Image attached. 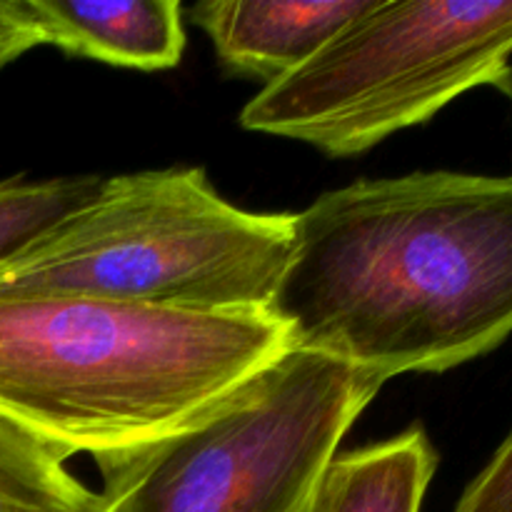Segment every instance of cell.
<instances>
[{
	"label": "cell",
	"instance_id": "1",
	"mask_svg": "<svg viewBox=\"0 0 512 512\" xmlns=\"http://www.w3.org/2000/svg\"><path fill=\"white\" fill-rule=\"evenodd\" d=\"M270 315L293 350L390 380L445 373L512 335V175L360 180L295 213Z\"/></svg>",
	"mask_w": 512,
	"mask_h": 512
},
{
	"label": "cell",
	"instance_id": "2",
	"mask_svg": "<svg viewBox=\"0 0 512 512\" xmlns=\"http://www.w3.org/2000/svg\"><path fill=\"white\" fill-rule=\"evenodd\" d=\"M288 350L268 310L0 293V423L63 463L110 458L198 423Z\"/></svg>",
	"mask_w": 512,
	"mask_h": 512
},
{
	"label": "cell",
	"instance_id": "3",
	"mask_svg": "<svg viewBox=\"0 0 512 512\" xmlns=\"http://www.w3.org/2000/svg\"><path fill=\"white\" fill-rule=\"evenodd\" d=\"M295 213H250L203 168L103 180L93 200L0 265V293L83 295L173 310H268Z\"/></svg>",
	"mask_w": 512,
	"mask_h": 512
},
{
	"label": "cell",
	"instance_id": "4",
	"mask_svg": "<svg viewBox=\"0 0 512 512\" xmlns=\"http://www.w3.org/2000/svg\"><path fill=\"white\" fill-rule=\"evenodd\" d=\"M383 380L293 350L198 423L95 460L98 512H308Z\"/></svg>",
	"mask_w": 512,
	"mask_h": 512
},
{
	"label": "cell",
	"instance_id": "5",
	"mask_svg": "<svg viewBox=\"0 0 512 512\" xmlns=\"http://www.w3.org/2000/svg\"><path fill=\"white\" fill-rule=\"evenodd\" d=\"M512 0H373L240 113L255 133L350 158L468 90L512 78Z\"/></svg>",
	"mask_w": 512,
	"mask_h": 512
},
{
	"label": "cell",
	"instance_id": "6",
	"mask_svg": "<svg viewBox=\"0 0 512 512\" xmlns=\"http://www.w3.org/2000/svg\"><path fill=\"white\" fill-rule=\"evenodd\" d=\"M373 0H205L190 15L220 63L265 85L303 68Z\"/></svg>",
	"mask_w": 512,
	"mask_h": 512
},
{
	"label": "cell",
	"instance_id": "7",
	"mask_svg": "<svg viewBox=\"0 0 512 512\" xmlns=\"http://www.w3.org/2000/svg\"><path fill=\"white\" fill-rule=\"evenodd\" d=\"M28 10L43 45L118 68H175L185 48L175 0H28Z\"/></svg>",
	"mask_w": 512,
	"mask_h": 512
},
{
	"label": "cell",
	"instance_id": "8",
	"mask_svg": "<svg viewBox=\"0 0 512 512\" xmlns=\"http://www.w3.org/2000/svg\"><path fill=\"white\" fill-rule=\"evenodd\" d=\"M438 453L423 428L335 455L308 512H420Z\"/></svg>",
	"mask_w": 512,
	"mask_h": 512
},
{
	"label": "cell",
	"instance_id": "9",
	"mask_svg": "<svg viewBox=\"0 0 512 512\" xmlns=\"http://www.w3.org/2000/svg\"><path fill=\"white\" fill-rule=\"evenodd\" d=\"M0 512H98V493L63 460L0 423Z\"/></svg>",
	"mask_w": 512,
	"mask_h": 512
},
{
	"label": "cell",
	"instance_id": "10",
	"mask_svg": "<svg viewBox=\"0 0 512 512\" xmlns=\"http://www.w3.org/2000/svg\"><path fill=\"white\" fill-rule=\"evenodd\" d=\"M103 178H5L0 180V265L48 233L53 225L83 208L98 193Z\"/></svg>",
	"mask_w": 512,
	"mask_h": 512
},
{
	"label": "cell",
	"instance_id": "11",
	"mask_svg": "<svg viewBox=\"0 0 512 512\" xmlns=\"http://www.w3.org/2000/svg\"><path fill=\"white\" fill-rule=\"evenodd\" d=\"M455 512H512V433L468 485Z\"/></svg>",
	"mask_w": 512,
	"mask_h": 512
},
{
	"label": "cell",
	"instance_id": "12",
	"mask_svg": "<svg viewBox=\"0 0 512 512\" xmlns=\"http://www.w3.org/2000/svg\"><path fill=\"white\" fill-rule=\"evenodd\" d=\"M43 45L30 18L28 0H0V70Z\"/></svg>",
	"mask_w": 512,
	"mask_h": 512
},
{
	"label": "cell",
	"instance_id": "13",
	"mask_svg": "<svg viewBox=\"0 0 512 512\" xmlns=\"http://www.w3.org/2000/svg\"><path fill=\"white\" fill-rule=\"evenodd\" d=\"M503 93H505V95H508V98L512 100V78L508 80V85H505V88H503Z\"/></svg>",
	"mask_w": 512,
	"mask_h": 512
}]
</instances>
